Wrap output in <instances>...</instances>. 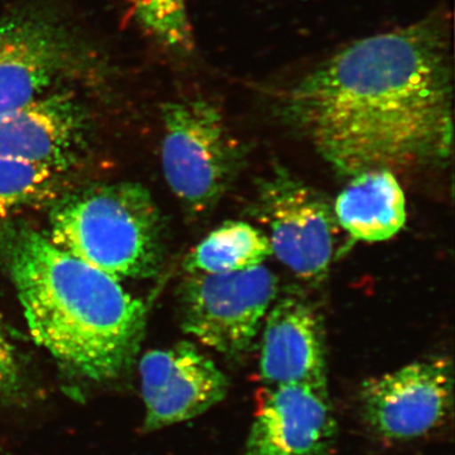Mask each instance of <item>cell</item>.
<instances>
[{"label":"cell","instance_id":"obj_1","mask_svg":"<svg viewBox=\"0 0 455 455\" xmlns=\"http://www.w3.org/2000/svg\"><path fill=\"white\" fill-rule=\"evenodd\" d=\"M443 18L362 38L286 89L283 121L341 176L444 163L453 70Z\"/></svg>","mask_w":455,"mask_h":455},{"label":"cell","instance_id":"obj_2","mask_svg":"<svg viewBox=\"0 0 455 455\" xmlns=\"http://www.w3.org/2000/svg\"><path fill=\"white\" fill-rule=\"evenodd\" d=\"M0 259L38 346L94 381L116 379L127 370L145 333L142 300L33 228L3 229Z\"/></svg>","mask_w":455,"mask_h":455},{"label":"cell","instance_id":"obj_3","mask_svg":"<svg viewBox=\"0 0 455 455\" xmlns=\"http://www.w3.org/2000/svg\"><path fill=\"white\" fill-rule=\"evenodd\" d=\"M47 235L118 281L154 277L164 262L163 218L136 182L95 185L62 197L51 212Z\"/></svg>","mask_w":455,"mask_h":455},{"label":"cell","instance_id":"obj_4","mask_svg":"<svg viewBox=\"0 0 455 455\" xmlns=\"http://www.w3.org/2000/svg\"><path fill=\"white\" fill-rule=\"evenodd\" d=\"M161 163L171 191L193 215L220 204L243 167L244 152L223 116L203 98L163 108Z\"/></svg>","mask_w":455,"mask_h":455},{"label":"cell","instance_id":"obj_5","mask_svg":"<svg viewBox=\"0 0 455 455\" xmlns=\"http://www.w3.org/2000/svg\"><path fill=\"white\" fill-rule=\"evenodd\" d=\"M277 296V277L265 266L229 274H188L178 292L182 331L229 359L252 348Z\"/></svg>","mask_w":455,"mask_h":455},{"label":"cell","instance_id":"obj_6","mask_svg":"<svg viewBox=\"0 0 455 455\" xmlns=\"http://www.w3.org/2000/svg\"><path fill=\"white\" fill-rule=\"evenodd\" d=\"M252 215L267 227L272 254L295 276L324 280L340 228L324 194L275 164L257 181Z\"/></svg>","mask_w":455,"mask_h":455},{"label":"cell","instance_id":"obj_7","mask_svg":"<svg viewBox=\"0 0 455 455\" xmlns=\"http://www.w3.org/2000/svg\"><path fill=\"white\" fill-rule=\"evenodd\" d=\"M361 403L368 427L382 439L421 438L453 411V363L447 357L424 358L371 377L362 385Z\"/></svg>","mask_w":455,"mask_h":455},{"label":"cell","instance_id":"obj_8","mask_svg":"<svg viewBox=\"0 0 455 455\" xmlns=\"http://www.w3.org/2000/svg\"><path fill=\"white\" fill-rule=\"evenodd\" d=\"M82 61L77 42L60 20L25 11L0 20V116L41 97Z\"/></svg>","mask_w":455,"mask_h":455},{"label":"cell","instance_id":"obj_9","mask_svg":"<svg viewBox=\"0 0 455 455\" xmlns=\"http://www.w3.org/2000/svg\"><path fill=\"white\" fill-rule=\"evenodd\" d=\"M145 429L155 431L203 415L227 397L229 381L196 344L149 350L140 364Z\"/></svg>","mask_w":455,"mask_h":455},{"label":"cell","instance_id":"obj_10","mask_svg":"<svg viewBox=\"0 0 455 455\" xmlns=\"http://www.w3.org/2000/svg\"><path fill=\"white\" fill-rule=\"evenodd\" d=\"M337 439L328 388L302 383L268 386L242 455H328Z\"/></svg>","mask_w":455,"mask_h":455},{"label":"cell","instance_id":"obj_11","mask_svg":"<svg viewBox=\"0 0 455 455\" xmlns=\"http://www.w3.org/2000/svg\"><path fill=\"white\" fill-rule=\"evenodd\" d=\"M88 121L70 92L44 94L0 116V158L65 172L85 143Z\"/></svg>","mask_w":455,"mask_h":455},{"label":"cell","instance_id":"obj_12","mask_svg":"<svg viewBox=\"0 0 455 455\" xmlns=\"http://www.w3.org/2000/svg\"><path fill=\"white\" fill-rule=\"evenodd\" d=\"M259 372L268 386L328 388L324 331L315 309L298 295L272 305L262 325Z\"/></svg>","mask_w":455,"mask_h":455},{"label":"cell","instance_id":"obj_13","mask_svg":"<svg viewBox=\"0 0 455 455\" xmlns=\"http://www.w3.org/2000/svg\"><path fill=\"white\" fill-rule=\"evenodd\" d=\"M350 179L333 205L341 229L362 242H385L396 235L407 220L405 194L396 175L374 169Z\"/></svg>","mask_w":455,"mask_h":455},{"label":"cell","instance_id":"obj_14","mask_svg":"<svg viewBox=\"0 0 455 455\" xmlns=\"http://www.w3.org/2000/svg\"><path fill=\"white\" fill-rule=\"evenodd\" d=\"M271 254L265 232L245 221L229 220L191 251L184 267L188 274H229L257 267Z\"/></svg>","mask_w":455,"mask_h":455},{"label":"cell","instance_id":"obj_15","mask_svg":"<svg viewBox=\"0 0 455 455\" xmlns=\"http://www.w3.org/2000/svg\"><path fill=\"white\" fill-rule=\"evenodd\" d=\"M62 173L41 164L0 158V221L56 200Z\"/></svg>","mask_w":455,"mask_h":455},{"label":"cell","instance_id":"obj_16","mask_svg":"<svg viewBox=\"0 0 455 455\" xmlns=\"http://www.w3.org/2000/svg\"><path fill=\"white\" fill-rule=\"evenodd\" d=\"M134 17L164 49L188 55L194 49L187 0H131Z\"/></svg>","mask_w":455,"mask_h":455},{"label":"cell","instance_id":"obj_17","mask_svg":"<svg viewBox=\"0 0 455 455\" xmlns=\"http://www.w3.org/2000/svg\"><path fill=\"white\" fill-rule=\"evenodd\" d=\"M20 391L22 381L17 355L0 324V400H16Z\"/></svg>","mask_w":455,"mask_h":455}]
</instances>
